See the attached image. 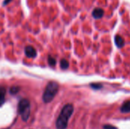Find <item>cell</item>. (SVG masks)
I'll return each instance as SVG.
<instances>
[{"label":"cell","mask_w":130,"mask_h":129,"mask_svg":"<svg viewBox=\"0 0 130 129\" xmlns=\"http://www.w3.org/2000/svg\"><path fill=\"white\" fill-rule=\"evenodd\" d=\"M74 111V107L72 104H66L62 108L57 120H56V128L66 129L67 128L69 119L72 116Z\"/></svg>","instance_id":"obj_1"},{"label":"cell","mask_w":130,"mask_h":129,"mask_svg":"<svg viewBox=\"0 0 130 129\" xmlns=\"http://www.w3.org/2000/svg\"><path fill=\"white\" fill-rule=\"evenodd\" d=\"M59 90V84L55 81H50L44 90L43 95V100L44 103H47L51 102Z\"/></svg>","instance_id":"obj_2"},{"label":"cell","mask_w":130,"mask_h":129,"mask_svg":"<svg viewBox=\"0 0 130 129\" xmlns=\"http://www.w3.org/2000/svg\"><path fill=\"white\" fill-rule=\"evenodd\" d=\"M18 113L21 115L22 119L24 122H27L30 117V105L29 100L27 99L21 100L18 106Z\"/></svg>","instance_id":"obj_3"},{"label":"cell","mask_w":130,"mask_h":129,"mask_svg":"<svg viewBox=\"0 0 130 129\" xmlns=\"http://www.w3.org/2000/svg\"><path fill=\"white\" fill-rule=\"evenodd\" d=\"M25 55L28 58H35L37 56V51L32 46H27L24 49Z\"/></svg>","instance_id":"obj_4"},{"label":"cell","mask_w":130,"mask_h":129,"mask_svg":"<svg viewBox=\"0 0 130 129\" xmlns=\"http://www.w3.org/2000/svg\"><path fill=\"white\" fill-rule=\"evenodd\" d=\"M104 11L102 8H95L92 12L93 17L96 19L102 17L104 16Z\"/></svg>","instance_id":"obj_5"},{"label":"cell","mask_w":130,"mask_h":129,"mask_svg":"<svg viewBox=\"0 0 130 129\" xmlns=\"http://www.w3.org/2000/svg\"><path fill=\"white\" fill-rule=\"evenodd\" d=\"M120 111L123 113H130V100H127L123 103L120 108Z\"/></svg>","instance_id":"obj_6"},{"label":"cell","mask_w":130,"mask_h":129,"mask_svg":"<svg viewBox=\"0 0 130 129\" xmlns=\"http://www.w3.org/2000/svg\"><path fill=\"white\" fill-rule=\"evenodd\" d=\"M5 93L6 90L4 87L0 88V106H2L5 101Z\"/></svg>","instance_id":"obj_7"},{"label":"cell","mask_w":130,"mask_h":129,"mask_svg":"<svg viewBox=\"0 0 130 129\" xmlns=\"http://www.w3.org/2000/svg\"><path fill=\"white\" fill-rule=\"evenodd\" d=\"M115 43L119 48H121L124 46V40L120 36L117 35L115 36Z\"/></svg>","instance_id":"obj_8"},{"label":"cell","mask_w":130,"mask_h":129,"mask_svg":"<svg viewBox=\"0 0 130 129\" xmlns=\"http://www.w3.org/2000/svg\"><path fill=\"white\" fill-rule=\"evenodd\" d=\"M69 66V62L65 59H62L61 61H60V67L62 68V69H67Z\"/></svg>","instance_id":"obj_9"},{"label":"cell","mask_w":130,"mask_h":129,"mask_svg":"<svg viewBox=\"0 0 130 129\" xmlns=\"http://www.w3.org/2000/svg\"><path fill=\"white\" fill-rule=\"evenodd\" d=\"M47 62H48V64H49L50 66H54V65H56V60L53 57H52V56H48Z\"/></svg>","instance_id":"obj_10"},{"label":"cell","mask_w":130,"mask_h":129,"mask_svg":"<svg viewBox=\"0 0 130 129\" xmlns=\"http://www.w3.org/2000/svg\"><path fill=\"white\" fill-rule=\"evenodd\" d=\"M20 90V87L18 86H14L12 87H11L10 89V94H16L17 93H18V91Z\"/></svg>","instance_id":"obj_11"},{"label":"cell","mask_w":130,"mask_h":129,"mask_svg":"<svg viewBox=\"0 0 130 129\" xmlns=\"http://www.w3.org/2000/svg\"><path fill=\"white\" fill-rule=\"evenodd\" d=\"M91 87L92 88H94V89L98 90V89L101 88V87H102V85H101V84H91Z\"/></svg>","instance_id":"obj_12"},{"label":"cell","mask_w":130,"mask_h":129,"mask_svg":"<svg viewBox=\"0 0 130 129\" xmlns=\"http://www.w3.org/2000/svg\"><path fill=\"white\" fill-rule=\"evenodd\" d=\"M104 129H117V128L113 126V125H106L104 126Z\"/></svg>","instance_id":"obj_13"},{"label":"cell","mask_w":130,"mask_h":129,"mask_svg":"<svg viewBox=\"0 0 130 129\" xmlns=\"http://www.w3.org/2000/svg\"><path fill=\"white\" fill-rule=\"evenodd\" d=\"M11 1V0H5V2H4V3H3V5H7V4H8Z\"/></svg>","instance_id":"obj_14"}]
</instances>
